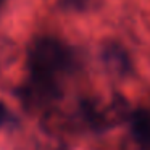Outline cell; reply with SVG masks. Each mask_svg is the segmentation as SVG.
I'll return each mask as SVG.
<instances>
[{
  "instance_id": "1",
  "label": "cell",
  "mask_w": 150,
  "mask_h": 150,
  "mask_svg": "<svg viewBox=\"0 0 150 150\" xmlns=\"http://www.w3.org/2000/svg\"><path fill=\"white\" fill-rule=\"evenodd\" d=\"M74 65V52L53 37L36 39L28 50V78L34 81L60 86L62 76L68 74Z\"/></svg>"
},
{
  "instance_id": "2",
  "label": "cell",
  "mask_w": 150,
  "mask_h": 150,
  "mask_svg": "<svg viewBox=\"0 0 150 150\" xmlns=\"http://www.w3.org/2000/svg\"><path fill=\"white\" fill-rule=\"evenodd\" d=\"M102 62L107 71L116 78H124L132 71V62H131L127 50L121 44L113 42V40L105 42L102 47Z\"/></svg>"
},
{
  "instance_id": "3",
  "label": "cell",
  "mask_w": 150,
  "mask_h": 150,
  "mask_svg": "<svg viewBox=\"0 0 150 150\" xmlns=\"http://www.w3.org/2000/svg\"><path fill=\"white\" fill-rule=\"evenodd\" d=\"M131 136L140 150H150V110L139 108L129 115Z\"/></svg>"
},
{
  "instance_id": "4",
  "label": "cell",
  "mask_w": 150,
  "mask_h": 150,
  "mask_svg": "<svg viewBox=\"0 0 150 150\" xmlns=\"http://www.w3.org/2000/svg\"><path fill=\"white\" fill-rule=\"evenodd\" d=\"M89 4L91 0H60L62 8L66 11H84Z\"/></svg>"
},
{
  "instance_id": "5",
  "label": "cell",
  "mask_w": 150,
  "mask_h": 150,
  "mask_svg": "<svg viewBox=\"0 0 150 150\" xmlns=\"http://www.w3.org/2000/svg\"><path fill=\"white\" fill-rule=\"evenodd\" d=\"M11 57V44L10 42H0V66Z\"/></svg>"
},
{
  "instance_id": "6",
  "label": "cell",
  "mask_w": 150,
  "mask_h": 150,
  "mask_svg": "<svg viewBox=\"0 0 150 150\" xmlns=\"http://www.w3.org/2000/svg\"><path fill=\"white\" fill-rule=\"evenodd\" d=\"M10 116L11 115H10V111H8L7 105L0 102V127L4 126V124H7V121L10 120Z\"/></svg>"
},
{
  "instance_id": "7",
  "label": "cell",
  "mask_w": 150,
  "mask_h": 150,
  "mask_svg": "<svg viewBox=\"0 0 150 150\" xmlns=\"http://www.w3.org/2000/svg\"><path fill=\"white\" fill-rule=\"evenodd\" d=\"M4 4H5V0H0V10H2V7H4Z\"/></svg>"
}]
</instances>
